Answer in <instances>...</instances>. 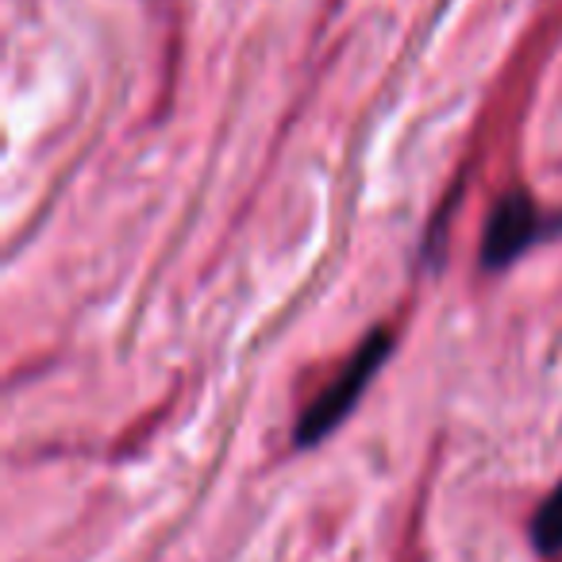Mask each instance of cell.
<instances>
[{
    "instance_id": "obj_1",
    "label": "cell",
    "mask_w": 562,
    "mask_h": 562,
    "mask_svg": "<svg viewBox=\"0 0 562 562\" xmlns=\"http://www.w3.org/2000/svg\"><path fill=\"white\" fill-rule=\"evenodd\" d=\"M393 351V331L390 328H378L362 339L359 347L351 351V359L336 370L328 385L301 408L297 416V428H293V443L297 447H316L339 428V424L351 416V408L362 401V393L370 390V382L378 378V370L385 367Z\"/></svg>"
},
{
    "instance_id": "obj_2",
    "label": "cell",
    "mask_w": 562,
    "mask_h": 562,
    "mask_svg": "<svg viewBox=\"0 0 562 562\" xmlns=\"http://www.w3.org/2000/svg\"><path fill=\"white\" fill-rule=\"evenodd\" d=\"M551 224L554 220L543 216L528 193H520V189L505 193L497 204H493L490 220H485L482 266L485 270H505V266H513L531 243H539L547 232H551Z\"/></svg>"
},
{
    "instance_id": "obj_3",
    "label": "cell",
    "mask_w": 562,
    "mask_h": 562,
    "mask_svg": "<svg viewBox=\"0 0 562 562\" xmlns=\"http://www.w3.org/2000/svg\"><path fill=\"white\" fill-rule=\"evenodd\" d=\"M531 543L539 554H562V482L531 516Z\"/></svg>"
}]
</instances>
